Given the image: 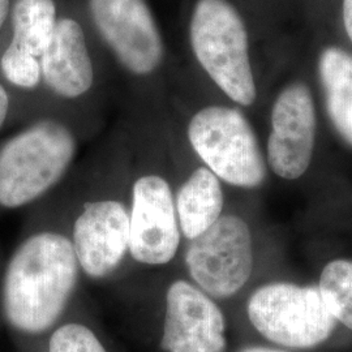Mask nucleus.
<instances>
[{
  "mask_svg": "<svg viewBox=\"0 0 352 352\" xmlns=\"http://www.w3.org/2000/svg\"><path fill=\"white\" fill-rule=\"evenodd\" d=\"M80 266L71 239L43 231L24 240L10 258L1 283V308L8 325L41 334L63 315L75 292Z\"/></svg>",
  "mask_w": 352,
  "mask_h": 352,
  "instance_id": "1",
  "label": "nucleus"
},
{
  "mask_svg": "<svg viewBox=\"0 0 352 352\" xmlns=\"http://www.w3.org/2000/svg\"><path fill=\"white\" fill-rule=\"evenodd\" d=\"M189 41L202 69L231 101L251 106L257 88L248 32L228 0H197L189 21Z\"/></svg>",
  "mask_w": 352,
  "mask_h": 352,
  "instance_id": "2",
  "label": "nucleus"
},
{
  "mask_svg": "<svg viewBox=\"0 0 352 352\" xmlns=\"http://www.w3.org/2000/svg\"><path fill=\"white\" fill-rule=\"evenodd\" d=\"M76 151L72 131L52 119L13 136L0 151V206L16 209L43 196L62 180Z\"/></svg>",
  "mask_w": 352,
  "mask_h": 352,
  "instance_id": "3",
  "label": "nucleus"
},
{
  "mask_svg": "<svg viewBox=\"0 0 352 352\" xmlns=\"http://www.w3.org/2000/svg\"><path fill=\"white\" fill-rule=\"evenodd\" d=\"M188 140L205 167L219 180L240 188H256L264 183V155L251 123L239 110L204 107L189 122Z\"/></svg>",
  "mask_w": 352,
  "mask_h": 352,
  "instance_id": "4",
  "label": "nucleus"
},
{
  "mask_svg": "<svg viewBox=\"0 0 352 352\" xmlns=\"http://www.w3.org/2000/svg\"><path fill=\"white\" fill-rule=\"evenodd\" d=\"M247 311L261 336L289 349H314L337 327L321 291L314 286L266 285L253 292Z\"/></svg>",
  "mask_w": 352,
  "mask_h": 352,
  "instance_id": "5",
  "label": "nucleus"
},
{
  "mask_svg": "<svg viewBox=\"0 0 352 352\" xmlns=\"http://www.w3.org/2000/svg\"><path fill=\"white\" fill-rule=\"evenodd\" d=\"M189 277L213 299L236 295L251 278L253 243L248 225L236 215H222L190 240L186 252Z\"/></svg>",
  "mask_w": 352,
  "mask_h": 352,
  "instance_id": "6",
  "label": "nucleus"
},
{
  "mask_svg": "<svg viewBox=\"0 0 352 352\" xmlns=\"http://www.w3.org/2000/svg\"><path fill=\"white\" fill-rule=\"evenodd\" d=\"M89 13L118 62L132 75H151L164 60V38L145 0H88Z\"/></svg>",
  "mask_w": 352,
  "mask_h": 352,
  "instance_id": "7",
  "label": "nucleus"
},
{
  "mask_svg": "<svg viewBox=\"0 0 352 352\" xmlns=\"http://www.w3.org/2000/svg\"><path fill=\"white\" fill-rule=\"evenodd\" d=\"M129 254L141 265L164 266L180 245L175 196L164 176H140L132 187L129 209Z\"/></svg>",
  "mask_w": 352,
  "mask_h": 352,
  "instance_id": "8",
  "label": "nucleus"
},
{
  "mask_svg": "<svg viewBox=\"0 0 352 352\" xmlns=\"http://www.w3.org/2000/svg\"><path fill=\"white\" fill-rule=\"evenodd\" d=\"M164 352H226V320L213 298L179 279L166 291Z\"/></svg>",
  "mask_w": 352,
  "mask_h": 352,
  "instance_id": "9",
  "label": "nucleus"
},
{
  "mask_svg": "<svg viewBox=\"0 0 352 352\" xmlns=\"http://www.w3.org/2000/svg\"><path fill=\"white\" fill-rule=\"evenodd\" d=\"M316 109L307 85L294 82L278 94L272 110L267 162L274 174L295 180L308 170L315 148Z\"/></svg>",
  "mask_w": 352,
  "mask_h": 352,
  "instance_id": "10",
  "label": "nucleus"
},
{
  "mask_svg": "<svg viewBox=\"0 0 352 352\" xmlns=\"http://www.w3.org/2000/svg\"><path fill=\"white\" fill-rule=\"evenodd\" d=\"M129 209L122 201L89 202L72 228L80 270L91 279L110 277L129 253Z\"/></svg>",
  "mask_w": 352,
  "mask_h": 352,
  "instance_id": "11",
  "label": "nucleus"
},
{
  "mask_svg": "<svg viewBox=\"0 0 352 352\" xmlns=\"http://www.w3.org/2000/svg\"><path fill=\"white\" fill-rule=\"evenodd\" d=\"M39 62L45 84L54 94L65 100L84 96L94 82V68L84 29L71 17L58 20Z\"/></svg>",
  "mask_w": 352,
  "mask_h": 352,
  "instance_id": "12",
  "label": "nucleus"
},
{
  "mask_svg": "<svg viewBox=\"0 0 352 352\" xmlns=\"http://www.w3.org/2000/svg\"><path fill=\"white\" fill-rule=\"evenodd\" d=\"M223 190L208 167H200L180 186L175 196L176 215L182 235L196 239L222 217Z\"/></svg>",
  "mask_w": 352,
  "mask_h": 352,
  "instance_id": "13",
  "label": "nucleus"
},
{
  "mask_svg": "<svg viewBox=\"0 0 352 352\" xmlns=\"http://www.w3.org/2000/svg\"><path fill=\"white\" fill-rule=\"evenodd\" d=\"M318 72L325 91L329 118L337 132L352 146V55L330 46L321 52Z\"/></svg>",
  "mask_w": 352,
  "mask_h": 352,
  "instance_id": "14",
  "label": "nucleus"
},
{
  "mask_svg": "<svg viewBox=\"0 0 352 352\" xmlns=\"http://www.w3.org/2000/svg\"><path fill=\"white\" fill-rule=\"evenodd\" d=\"M11 21L12 42L41 58L58 24L56 4L54 0H16Z\"/></svg>",
  "mask_w": 352,
  "mask_h": 352,
  "instance_id": "15",
  "label": "nucleus"
},
{
  "mask_svg": "<svg viewBox=\"0 0 352 352\" xmlns=\"http://www.w3.org/2000/svg\"><path fill=\"white\" fill-rule=\"evenodd\" d=\"M318 289L331 315L352 330V261L334 260L324 267Z\"/></svg>",
  "mask_w": 352,
  "mask_h": 352,
  "instance_id": "16",
  "label": "nucleus"
},
{
  "mask_svg": "<svg viewBox=\"0 0 352 352\" xmlns=\"http://www.w3.org/2000/svg\"><path fill=\"white\" fill-rule=\"evenodd\" d=\"M0 67L4 77L19 88L34 89L42 80L39 58L14 42L3 52Z\"/></svg>",
  "mask_w": 352,
  "mask_h": 352,
  "instance_id": "17",
  "label": "nucleus"
},
{
  "mask_svg": "<svg viewBox=\"0 0 352 352\" xmlns=\"http://www.w3.org/2000/svg\"><path fill=\"white\" fill-rule=\"evenodd\" d=\"M49 352H107L88 327L69 322L58 327L49 342Z\"/></svg>",
  "mask_w": 352,
  "mask_h": 352,
  "instance_id": "18",
  "label": "nucleus"
},
{
  "mask_svg": "<svg viewBox=\"0 0 352 352\" xmlns=\"http://www.w3.org/2000/svg\"><path fill=\"white\" fill-rule=\"evenodd\" d=\"M342 13H343V25L352 42V0H343Z\"/></svg>",
  "mask_w": 352,
  "mask_h": 352,
  "instance_id": "19",
  "label": "nucleus"
},
{
  "mask_svg": "<svg viewBox=\"0 0 352 352\" xmlns=\"http://www.w3.org/2000/svg\"><path fill=\"white\" fill-rule=\"evenodd\" d=\"M10 110V98L6 89L0 85V128L4 124Z\"/></svg>",
  "mask_w": 352,
  "mask_h": 352,
  "instance_id": "20",
  "label": "nucleus"
},
{
  "mask_svg": "<svg viewBox=\"0 0 352 352\" xmlns=\"http://www.w3.org/2000/svg\"><path fill=\"white\" fill-rule=\"evenodd\" d=\"M11 11V0H0V29Z\"/></svg>",
  "mask_w": 352,
  "mask_h": 352,
  "instance_id": "21",
  "label": "nucleus"
},
{
  "mask_svg": "<svg viewBox=\"0 0 352 352\" xmlns=\"http://www.w3.org/2000/svg\"><path fill=\"white\" fill-rule=\"evenodd\" d=\"M243 352H278L273 351V350H264V349H250V350H245Z\"/></svg>",
  "mask_w": 352,
  "mask_h": 352,
  "instance_id": "22",
  "label": "nucleus"
}]
</instances>
